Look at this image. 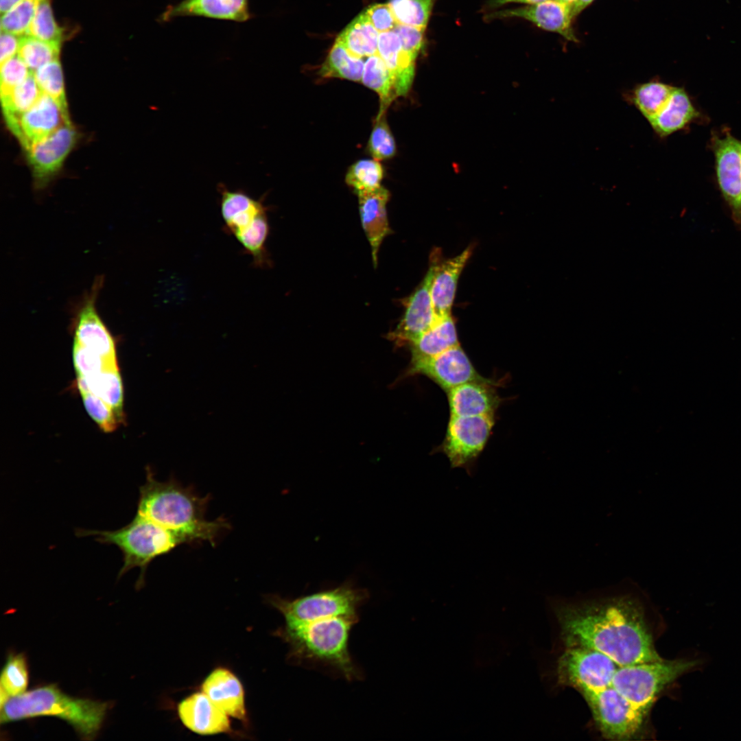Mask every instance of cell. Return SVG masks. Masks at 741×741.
<instances>
[{"instance_id": "cell-1", "label": "cell", "mask_w": 741, "mask_h": 741, "mask_svg": "<svg viewBox=\"0 0 741 741\" xmlns=\"http://www.w3.org/2000/svg\"><path fill=\"white\" fill-rule=\"evenodd\" d=\"M556 615L566 648L594 649L619 666L662 659L655 648L642 603L631 593L563 604Z\"/></svg>"}, {"instance_id": "cell-2", "label": "cell", "mask_w": 741, "mask_h": 741, "mask_svg": "<svg viewBox=\"0 0 741 741\" xmlns=\"http://www.w3.org/2000/svg\"><path fill=\"white\" fill-rule=\"evenodd\" d=\"M209 500V495L201 497L191 486H184L174 478L156 480L148 469L146 481L139 488L137 513L170 530L184 544L206 541L214 546L231 526L222 517L206 519Z\"/></svg>"}, {"instance_id": "cell-3", "label": "cell", "mask_w": 741, "mask_h": 741, "mask_svg": "<svg viewBox=\"0 0 741 741\" xmlns=\"http://www.w3.org/2000/svg\"><path fill=\"white\" fill-rule=\"evenodd\" d=\"M358 615L333 616L285 623L275 631L289 646L287 659L296 665L327 670L348 681L362 672L349 650V638Z\"/></svg>"}, {"instance_id": "cell-4", "label": "cell", "mask_w": 741, "mask_h": 741, "mask_svg": "<svg viewBox=\"0 0 741 741\" xmlns=\"http://www.w3.org/2000/svg\"><path fill=\"white\" fill-rule=\"evenodd\" d=\"M109 703L76 698L54 684L36 687L9 698L1 706V724L40 716H54L70 725L83 740H92L104 722Z\"/></svg>"}, {"instance_id": "cell-5", "label": "cell", "mask_w": 741, "mask_h": 741, "mask_svg": "<svg viewBox=\"0 0 741 741\" xmlns=\"http://www.w3.org/2000/svg\"><path fill=\"white\" fill-rule=\"evenodd\" d=\"M76 535L94 536L100 543L116 545L122 552L124 561L118 578L131 569L139 567L138 587L143 585L145 571L153 560L184 544L170 530L137 513L128 524L118 530L78 529Z\"/></svg>"}, {"instance_id": "cell-6", "label": "cell", "mask_w": 741, "mask_h": 741, "mask_svg": "<svg viewBox=\"0 0 741 741\" xmlns=\"http://www.w3.org/2000/svg\"><path fill=\"white\" fill-rule=\"evenodd\" d=\"M220 214L224 230L234 237L252 264L260 268L270 265L266 244L270 226L268 208L261 199L250 196L242 190L219 187Z\"/></svg>"}, {"instance_id": "cell-7", "label": "cell", "mask_w": 741, "mask_h": 741, "mask_svg": "<svg viewBox=\"0 0 741 741\" xmlns=\"http://www.w3.org/2000/svg\"><path fill=\"white\" fill-rule=\"evenodd\" d=\"M368 598L366 589L356 587L347 581L335 588L294 599L271 594L266 600L283 615L285 623H298L333 616L358 615L359 608Z\"/></svg>"}, {"instance_id": "cell-8", "label": "cell", "mask_w": 741, "mask_h": 741, "mask_svg": "<svg viewBox=\"0 0 741 741\" xmlns=\"http://www.w3.org/2000/svg\"><path fill=\"white\" fill-rule=\"evenodd\" d=\"M697 663L696 660L661 659L619 666L611 686L647 715L659 694Z\"/></svg>"}, {"instance_id": "cell-9", "label": "cell", "mask_w": 741, "mask_h": 741, "mask_svg": "<svg viewBox=\"0 0 741 741\" xmlns=\"http://www.w3.org/2000/svg\"><path fill=\"white\" fill-rule=\"evenodd\" d=\"M589 707L603 737L630 740L642 731L646 714L613 686L580 692Z\"/></svg>"}, {"instance_id": "cell-10", "label": "cell", "mask_w": 741, "mask_h": 741, "mask_svg": "<svg viewBox=\"0 0 741 741\" xmlns=\"http://www.w3.org/2000/svg\"><path fill=\"white\" fill-rule=\"evenodd\" d=\"M494 414L450 415L445 438L440 447L452 468H464L470 475L484 449L494 425Z\"/></svg>"}, {"instance_id": "cell-11", "label": "cell", "mask_w": 741, "mask_h": 741, "mask_svg": "<svg viewBox=\"0 0 741 741\" xmlns=\"http://www.w3.org/2000/svg\"><path fill=\"white\" fill-rule=\"evenodd\" d=\"M619 666L604 653L586 647H567L558 658L556 674L560 684L579 692L598 691L611 685Z\"/></svg>"}, {"instance_id": "cell-12", "label": "cell", "mask_w": 741, "mask_h": 741, "mask_svg": "<svg viewBox=\"0 0 741 741\" xmlns=\"http://www.w3.org/2000/svg\"><path fill=\"white\" fill-rule=\"evenodd\" d=\"M97 276L91 287L74 307V342L109 360H116L115 340L97 309V299L104 284Z\"/></svg>"}, {"instance_id": "cell-13", "label": "cell", "mask_w": 741, "mask_h": 741, "mask_svg": "<svg viewBox=\"0 0 741 741\" xmlns=\"http://www.w3.org/2000/svg\"><path fill=\"white\" fill-rule=\"evenodd\" d=\"M78 139L72 123H66L47 137L25 150L35 187H45L60 171Z\"/></svg>"}, {"instance_id": "cell-14", "label": "cell", "mask_w": 741, "mask_h": 741, "mask_svg": "<svg viewBox=\"0 0 741 741\" xmlns=\"http://www.w3.org/2000/svg\"><path fill=\"white\" fill-rule=\"evenodd\" d=\"M711 145L720 189L733 220L741 228V141L726 132L713 136Z\"/></svg>"}, {"instance_id": "cell-15", "label": "cell", "mask_w": 741, "mask_h": 741, "mask_svg": "<svg viewBox=\"0 0 741 741\" xmlns=\"http://www.w3.org/2000/svg\"><path fill=\"white\" fill-rule=\"evenodd\" d=\"M408 374L425 375L447 392L464 383L484 379L460 344L434 356L411 360Z\"/></svg>"}, {"instance_id": "cell-16", "label": "cell", "mask_w": 741, "mask_h": 741, "mask_svg": "<svg viewBox=\"0 0 741 741\" xmlns=\"http://www.w3.org/2000/svg\"><path fill=\"white\" fill-rule=\"evenodd\" d=\"M434 263L430 258L429 269L421 283L403 302L405 311L388 338L397 346L410 344L429 329L437 320L431 298V283Z\"/></svg>"}, {"instance_id": "cell-17", "label": "cell", "mask_w": 741, "mask_h": 741, "mask_svg": "<svg viewBox=\"0 0 741 741\" xmlns=\"http://www.w3.org/2000/svg\"><path fill=\"white\" fill-rule=\"evenodd\" d=\"M488 19L520 18L544 30L557 33L566 40L578 43L573 27L575 19L572 8L558 0H546L536 4L492 12Z\"/></svg>"}, {"instance_id": "cell-18", "label": "cell", "mask_w": 741, "mask_h": 741, "mask_svg": "<svg viewBox=\"0 0 741 741\" xmlns=\"http://www.w3.org/2000/svg\"><path fill=\"white\" fill-rule=\"evenodd\" d=\"M66 123H71L69 115L51 97L42 93L36 103L21 115L12 133L25 149Z\"/></svg>"}, {"instance_id": "cell-19", "label": "cell", "mask_w": 741, "mask_h": 741, "mask_svg": "<svg viewBox=\"0 0 741 741\" xmlns=\"http://www.w3.org/2000/svg\"><path fill=\"white\" fill-rule=\"evenodd\" d=\"M177 712L183 725L197 734L211 736L233 731L229 716L202 691L183 698L178 704Z\"/></svg>"}, {"instance_id": "cell-20", "label": "cell", "mask_w": 741, "mask_h": 741, "mask_svg": "<svg viewBox=\"0 0 741 741\" xmlns=\"http://www.w3.org/2000/svg\"><path fill=\"white\" fill-rule=\"evenodd\" d=\"M472 254L469 246L457 256L442 260L440 252L434 251L430 257L434 263L431 283V298L437 318L451 314L460 275Z\"/></svg>"}, {"instance_id": "cell-21", "label": "cell", "mask_w": 741, "mask_h": 741, "mask_svg": "<svg viewBox=\"0 0 741 741\" xmlns=\"http://www.w3.org/2000/svg\"><path fill=\"white\" fill-rule=\"evenodd\" d=\"M184 16L243 23L252 19V14L249 0H182L169 5L161 15L160 21L169 22Z\"/></svg>"}, {"instance_id": "cell-22", "label": "cell", "mask_w": 741, "mask_h": 741, "mask_svg": "<svg viewBox=\"0 0 741 741\" xmlns=\"http://www.w3.org/2000/svg\"><path fill=\"white\" fill-rule=\"evenodd\" d=\"M201 691L228 716L247 723L244 687L231 670L224 667L213 669L204 679Z\"/></svg>"}, {"instance_id": "cell-23", "label": "cell", "mask_w": 741, "mask_h": 741, "mask_svg": "<svg viewBox=\"0 0 741 741\" xmlns=\"http://www.w3.org/2000/svg\"><path fill=\"white\" fill-rule=\"evenodd\" d=\"M451 415L494 414L499 397L493 384L486 379L469 381L447 391Z\"/></svg>"}, {"instance_id": "cell-24", "label": "cell", "mask_w": 741, "mask_h": 741, "mask_svg": "<svg viewBox=\"0 0 741 741\" xmlns=\"http://www.w3.org/2000/svg\"><path fill=\"white\" fill-rule=\"evenodd\" d=\"M357 195L362 227L370 243L373 263L376 266L381 244L391 232L386 213L390 192L381 186Z\"/></svg>"}, {"instance_id": "cell-25", "label": "cell", "mask_w": 741, "mask_h": 741, "mask_svg": "<svg viewBox=\"0 0 741 741\" xmlns=\"http://www.w3.org/2000/svg\"><path fill=\"white\" fill-rule=\"evenodd\" d=\"M377 53L392 75L397 97L405 95L413 82L417 57L402 48L393 30L379 33Z\"/></svg>"}, {"instance_id": "cell-26", "label": "cell", "mask_w": 741, "mask_h": 741, "mask_svg": "<svg viewBox=\"0 0 741 741\" xmlns=\"http://www.w3.org/2000/svg\"><path fill=\"white\" fill-rule=\"evenodd\" d=\"M698 116L685 91L674 86L663 108L648 123L659 137L665 138L683 129Z\"/></svg>"}, {"instance_id": "cell-27", "label": "cell", "mask_w": 741, "mask_h": 741, "mask_svg": "<svg viewBox=\"0 0 741 741\" xmlns=\"http://www.w3.org/2000/svg\"><path fill=\"white\" fill-rule=\"evenodd\" d=\"M458 344L451 315L437 318L429 329L410 344L412 360L438 355Z\"/></svg>"}, {"instance_id": "cell-28", "label": "cell", "mask_w": 741, "mask_h": 741, "mask_svg": "<svg viewBox=\"0 0 741 741\" xmlns=\"http://www.w3.org/2000/svg\"><path fill=\"white\" fill-rule=\"evenodd\" d=\"M80 392H91L106 403L121 419L123 408V386L118 367H113L97 374L77 376Z\"/></svg>"}, {"instance_id": "cell-29", "label": "cell", "mask_w": 741, "mask_h": 741, "mask_svg": "<svg viewBox=\"0 0 741 741\" xmlns=\"http://www.w3.org/2000/svg\"><path fill=\"white\" fill-rule=\"evenodd\" d=\"M379 33L364 11L341 32L336 40L353 55L368 58L377 52Z\"/></svg>"}, {"instance_id": "cell-30", "label": "cell", "mask_w": 741, "mask_h": 741, "mask_svg": "<svg viewBox=\"0 0 741 741\" xmlns=\"http://www.w3.org/2000/svg\"><path fill=\"white\" fill-rule=\"evenodd\" d=\"M674 86L652 80L635 85L626 93V101L649 122L663 108Z\"/></svg>"}, {"instance_id": "cell-31", "label": "cell", "mask_w": 741, "mask_h": 741, "mask_svg": "<svg viewBox=\"0 0 741 741\" xmlns=\"http://www.w3.org/2000/svg\"><path fill=\"white\" fill-rule=\"evenodd\" d=\"M42 94L33 73L10 92L1 95L5 123L13 132L21 115L29 110Z\"/></svg>"}, {"instance_id": "cell-32", "label": "cell", "mask_w": 741, "mask_h": 741, "mask_svg": "<svg viewBox=\"0 0 741 741\" xmlns=\"http://www.w3.org/2000/svg\"><path fill=\"white\" fill-rule=\"evenodd\" d=\"M362 82L379 97L380 106L377 117L386 114L397 95L392 75L377 52L368 57L365 61Z\"/></svg>"}, {"instance_id": "cell-33", "label": "cell", "mask_w": 741, "mask_h": 741, "mask_svg": "<svg viewBox=\"0 0 741 741\" xmlns=\"http://www.w3.org/2000/svg\"><path fill=\"white\" fill-rule=\"evenodd\" d=\"M362 58L353 55L339 41H335L318 74L324 78H338L360 82L364 68Z\"/></svg>"}, {"instance_id": "cell-34", "label": "cell", "mask_w": 741, "mask_h": 741, "mask_svg": "<svg viewBox=\"0 0 741 741\" xmlns=\"http://www.w3.org/2000/svg\"><path fill=\"white\" fill-rule=\"evenodd\" d=\"M28 685V668L23 653L7 657L0 678L1 706L10 697L25 692Z\"/></svg>"}, {"instance_id": "cell-35", "label": "cell", "mask_w": 741, "mask_h": 741, "mask_svg": "<svg viewBox=\"0 0 741 741\" xmlns=\"http://www.w3.org/2000/svg\"><path fill=\"white\" fill-rule=\"evenodd\" d=\"M60 43L45 41L24 35L20 37L18 56L34 72L41 66L59 59Z\"/></svg>"}, {"instance_id": "cell-36", "label": "cell", "mask_w": 741, "mask_h": 741, "mask_svg": "<svg viewBox=\"0 0 741 741\" xmlns=\"http://www.w3.org/2000/svg\"><path fill=\"white\" fill-rule=\"evenodd\" d=\"M32 73L41 93L51 97L69 115L63 72L59 59L41 66Z\"/></svg>"}, {"instance_id": "cell-37", "label": "cell", "mask_w": 741, "mask_h": 741, "mask_svg": "<svg viewBox=\"0 0 741 741\" xmlns=\"http://www.w3.org/2000/svg\"><path fill=\"white\" fill-rule=\"evenodd\" d=\"M383 176V167L379 161L364 159L357 161L349 167L345 180L357 194L381 187Z\"/></svg>"}, {"instance_id": "cell-38", "label": "cell", "mask_w": 741, "mask_h": 741, "mask_svg": "<svg viewBox=\"0 0 741 741\" xmlns=\"http://www.w3.org/2000/svg\"><path fill=\"white\" fill-rule=\"evenodd\" d=\"M436 0H389L398 23L425 30Z\"/></svg>"}, {"instance_id": "cell-39", "label": "cell", "mask_w": 741, "mask_h": 741, "mask_svg": "<svg viewBox=\"0 0 741 741\" xmlns=\"http://www.w3.org/2000/svg\"><path fill=\"white\" fill-rule=\"evenodd\" d=\"M44 0H21L1 15V31L18 36L25 35L40 4Z\"/></svg>"}, {"instance_id": "cell-40", "label": "cell", "mask_w": 741, "mask_h": 741, "mask_svg": "<svg viewBox=\"0 0 741 741\" xmlns=\"http://www.w3.org/2000/svg\"><path fill=\"white\" fill-rule=\"evenodd\" d=\"M62 29L54 20L49 0H44L38 6L25 35L38 39L61 43Z\"/></svg>"}, {"instance_id": "cell-41", "label": "cell", "mask_w": 741, "mask_h": 741, "mask_svg": "<svg viewBox=\"0 0 741 741\" xmlns=\"http://www.w3.org/2000/svg\"><path fill=\"white\" fill-rule=\"evenodd\" d=\"M368 150L374 159L392 158L396 152V144L386 119V114L377 117L370 134Z\"/></svg>"}, {"instance_id": "cell-42", "label": "cell", "mask_w": 741, "mask_h": 741, "mask_svg": "<svg viewBox=\"0 0 741 741\" xmlns=\"http://www.w3.org/2000/svg\"><path fill=\"white\" fill-rule=\"evenodd\" d=\"M73 362L77 376L86 377L117 366V361L109 360L76 343L73 346Z\"/></svg>"}, {"instance_id": "cell-43", "label": "cell", "mask_w": 741, "mask_h": 741, "mask_svg": "<svg viewBox=\"0 0 741 741\" xmlns=\"http://www.w3.org/2000/svg\"><path fill=\"white\" fill-rule=\"evenodd\" d=\"M82 401L89 416L105 432L114 431L121 419L102 399L91 392H80Z\"/></svg>"}, {"instance_id": "cell-44", "label": "cell", "mask_w": 741, "mask_h": 741, "mask_svg": "<svg viewBox=\"0 0 741 741\" xmlns=\"http://www.w3.org/2000/svg\"><path fill=\"white\" fill-rule=\"evenodd\" d=\"M0 73V92L3 95L24 82L32 72L16 55L1 63Z\"/></svg>"}, {"instance_id": "cell-45", "label": "cell", "mask_w": 741, "mask_h": 741, "mask_svg": "<svg viewBox=\"0 0 741 741\" xmlns=\"http://www.w3.org/2000/svg\"><path fill=\"white\" fill-rule=\"evenodd\" d=\"M364 12L379 33L392 31L398 24L388 3L372 5Z\"/></svg>"}, {"instance_id": "cell-46", "label": "cell", "mask_w": 741, "mask_h": 741, "mask_svg": "<svg viewBox=\"0 0 741 741\" xmlns=\"http://www.w3.org/2000/svg\"><path fill=\"white\" fill-rule=\"evenodd\" d=\"M393 31L398 35L402 48L417 57L423 44L425 30L397 24Z\"/></svg>"}, {"instance_id": "cell-47", "label": "cell", "mask_w": 741, "mask_h": 741, "mask_svg": "<svg viewBox=\"0 0 741 741\" xmlns=\"http://www.w3.org/2000/svg\"><path fill=\"white\" fill-rule=\"evenodd\" d=\"M20 37L10 32L1 31L0 61L1 63L18 54Z\"/></svg>"}, {"instance_id": "cell-48", "label": "cell", "mask_w": 741, "mask_h": 741, "mask_svg": "<svg viewBox=\"0 0 741 741\" xmlns=\"http://www.w3.org/2000/svg\"><path fill=\"white\" fill-rule=\"evenodd\" d=\"M544 1L546 0H490L487 3L486 7L488 8L494 9L513 3H523L528 5L536 4Z\"/></svg>"}, {"instance_id": "cell-49", "label": "cell", "mask_w": 741, "mask_h": 741, "mask_svg": "<svg viewBox=\"0 0 741 741\" xmlns=\"http://www.w3.org/2000/svg\"><path fill=\"white\" fill-rule=\"evenodd\" d=\"M593 1L594 0H576V2L572 6V12L574 18L587 8Z\"/></svg>"}, {"instance_id": "cell-50", "label": "cell", "mask_w": 741, "mask_h": 741, "mask_svg": "<svg viewBox=\"0 0 741 741\" xmlns=\"http://www.w3.org/2000/svg\"><path fill=\"white\" fill-rule=\"evenodd\" d=\"M21 0H0V10L1 14L7 12L9 9L13 7L15 4L21 1Z\"/></svg>"}, {"instance_id": "cell-51", "label": "cell", "mask_w": 741, "mask_h": 741, "mask_svg": "<svg viewBox=\"0 0 741 741\" xmlns=\"http://www.w3.org/2000/svg\"><path fill=\"white\" fill-rule=\"evenodd\" d=\"M558 1H561V2H563V3H564L567 4V5H569L572 8L573 5L574 4V3L576 2V0H558Z\"/></svg>"}]
</instances>
